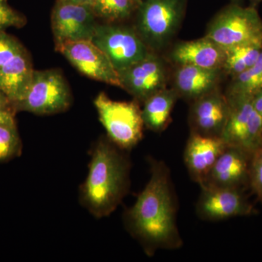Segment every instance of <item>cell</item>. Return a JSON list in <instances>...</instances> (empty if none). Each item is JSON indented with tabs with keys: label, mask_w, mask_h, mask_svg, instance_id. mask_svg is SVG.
<instances>
[{
	"label": "cell",
	"mask_w": 262,
	"mask_h": 262,
	"mask_svg": "<svg viewBox=\"0 0 262 262\" xmlns=\"http://www.w3.org/2000/svg\"><path fill=\"white\" fill-rule=\"evenodd\" d=\"M151 177L135 204L127 212L128 230L151 256L160 249L182 247L177 225V206L169 168L163 161L150 160Z\"/></svg>",
	"instance_id": "cell-1"
},
{
	"label": "cell",
	"mask_w": 262,
	"mask_h": 262,
	"mask_svg": "<svg viewBox=\"0 0 262 262\" xmlns=\"http://www.w3.org/2000/svg\"><path fill=\"white\" fill-rule=\"evenodd\" d=\"M122 151L110 139H100L93 148L80 201L97 218L111 214L128 192L130 162Z\"/></svg>",
	"instance_id": "cell-2"
},
{
	"label": "cell",
	"mask_w": 262,
	"mask_h": 262,
	"mask_svg": "<svg viewBox=\"0 0 262 262\" xmlns=\"http://www.w3.org/2000/svg\"><path fill=\"white\" fill-rule=\"evenodd\" d=\"M137 8L136 32L157 53L168 46L180 27L186 0H142Z\"/></svg>",
	"instance_id": "cell-3"
},
{
	"label": "cell",
	"mask_w": 262,
	"mask_h": 262,
	"mask_svg": "<svg viewBox=\"0 0 262 262\" xmlns=\"http://www.w3.org/2000/svg\"><path fill=\"white\" fill-rule=\"evenodd\" d=\"M205 36L225 50L244 45H262V19L256 7L233 3L212 19Z\"/></svg>",
	"instance_id": "cell-4"
},
{
	"label": "cell",
	"mask_w": 262,
	"mask_h": 262,
	"mask_svg": "<svg viewBox=\"0 0 262 262\" xmlns=\"http://www.w3.org/2000/svg\"><path fill=\"white\" fill-rule=\"evenodd\" d=\"M72 94L61 72L57 70H34L23 97L15 103V111L39 115H54L68 110Z\"/></svg>",
	"instance_id": "cell-5"
},
{
	"label": "cell",
	"mask_w": 262,
	"mask_h": 262,
	"mask_svg": "<svg viewBox=\"0 0 262 262\" xmlns=\"http://www.w3.org/2000/svg\"><path fill=\"white\" fill-rule=\"evenodd\" d=\"M94 105L108 139L117 147L131 149L141 140L144 125L138 101H113L101 93L95 98Z\"/></svg>",
	"instance_id": "cell-6"
},
{
	"label": "cell",
	"mask_w": 262,
	"mask_h": 262,
	"mask_svg": "<svg viewBox=\"0 0 262 262\" xmlns=\"http://www.w3.org/2000/svg\"><path fill=\"white\" fill-rule=\"evenodd\" d=\"M91 41L106 54L118 74L151 51L136 29L126 26L98 24Z\"/></svg>",
	"instance_id": "cell-7"
},
{
	"label": "cell",
	"mask_w": 262,
	"mask_h": 262,
	"mask_svg": "<svg viewBox=\"0 0 262 262\" xmlns=\"http://www.w3.org/2000/svg\"><path fill=\"white\" fill-rule=\"evenodd\" d=\"M227 98L229 115L221 138L252 155L262 146L261 117L253 108L252 98Z\"/></svg>",
	"instance_id": "cell-8"
},
{
	"label": "cell",
	"mask_w": 262,
	"mask_h": 262,
	"mask_svg": "<svg viewBox=\"0 0 262 262\" xmlns=\"http://www.w3.org/2000/svg\"><path fill=\"white\" fill-rule=\"evenodd\" d=\"M91 5L58 0L51 15V28L56 46L80 40H91L97 27Z\"/></svg>",
	"instance_id": "cell-9"
},
{
	"label": "cell",
	"mask_w": 262,
	"mask_h": 262,
	"mask_svg": "<svg viewBox=\"0 0 262 262\" xmlns=\"http://www.w3.org/2000/svg\"><path fill=\"white\" fill-rule=\"evenodd\" d=\"M118 75L121 89L141 103L167 88L169 77L166 63L152 51Z\"/></svg>",
	"instance_id": "cell-10"
},
{
	"label": "cell",
	"mask_w": 262,
	"mask_h": 262,
	"mask_svg": "<svg viewBox=\"0 0 262 262\" xmlns=\"http://www.w3.org/2000/svg\"><path fill=\"white\" fill-rule=\"evenodd\" d=\"M196 213L202 220L221 221L257 213L241 189L201 187L196 203Z\"/></svg>",
	"instance_id": "cell-11"
},
{
	"label": "cell",
	"mask_w": 262,
	"mask_h": 262,
	"mask_svg": "<svg viewBox=\"0 0 262 262\" xmlns=\"http://www.w3.org/2000/svg\"><path fill=\"white\" fill-rule=\"evenodd\" d=\"M56 50L90 78L121 88L118 73L111 61L92 41L65 43L56 46Z\"/></svg>",
	"instance_id": "cell-12"
},
{
	"label": "cell",
	"mask_w": 262,
	"mask_h": 262,
	"mask_svg": "<svg viewBox=\"0 0 262 262\" xmlns=\"http://www.w3.org/2000/svg\"><path fill=\"white\" fill-rule=\"evenodd\" d=\"M229 112L228 99L219 89L194 100L189 112L191 132L221 137Z\"/></svg>",
	"instance_id": "cell-13"
},
{
	"label": "cell",
	"mask_w": 262,
	"mask_h": 262,
	"mask_svg": "<svg viewBox=\"0 0 262 262\" xmlns=\"http://www.w3.org/2000/svg\"><path fill=\"white\" fill-rule=\"evenodd\" d=\"M251 155L244 150L227 146L212 168L206 182L201 187L237 188L249 184Z\"/></svg>",
	"instance_id": "cell-14"
},
{
	"label": "cell",
	"mask_w": 262,
	"mask_h": 262,
	"mask_svg": "<svg viewBox=\"0 0 262 262\" xmlns=\"http://www.w3.org/2000/svg\"><path fill=\"white\" fill-rule=\"evenodd\" d=\"M227 146L221 137L191 132L184 151V162L194 182L201 187L204 184L215 161Z\"/></svg>",
	"instance_id": "cell-15"
},
{
	"label": "cell",
	"mask_w": 262,
	"mask_h": 262,
	"mask_svg": "<svg viewBox=\"0 0 262 262\" xmlns=\"http://www.w3.org/2000/svg\"><path fill=\"white\" fill-rule=\"evenodd\" d=\"M222 73V69L179 65L174 74L173 89L179 97L193 101L218 89Z\"/></svg>",
	"instance_id": "cell-16"
},
{
	"label": "cell",
	"mask_w": 262,
	"mask_h": 262,
	"mask_svg": "<svg viewBox=\"0 0 262 262\" xmlns=\"http://www.w3.org/2000/svg\"><path fill=\"white\" fill-rule=\"evenodd\" d=\"M225 50L209 38L180 42L170 53V58L179 65H192L208 69L223 68Z\"/></svg>",
	"instance_id": "cell-17"
},
{
	"label": "cell",
	"mask_w": 262,
	"mask_h": 262,
	"mask_svg": "<svg viewBox=\"0 0 262 262\" xmlns=\"http://www.w3.org/2000/svg\"><path fill=\"white\" fill-rule=\"evenodd\" d=\"M34 70L26 49L0 67V91L10 98L14 108L25 94Z\"/></svg>",
	"instance_id": "cell-18"
},
{
	"label": "cell",
	"mask_w": 262,
	"mask_h": 262,
	"mask_svg": "<svg viewBox=\"0 0 262 262\" xmlns=\"http://www.w3.org/2000/svg\"><path fill=\"white\" fill-rule=\"evenodd\" d=\"M179 97L175 89L165 88L145 100L141 108L144 126L156 133L165 130Z\"/></svg>",
	"instance_id": "cell-19"
},
{
	"label": "cell",
	"mask_w": 262,
	"mask_h": 262,
	"mask_svg": "<svg viewBox=\"0 0 262 262\" xmlns=\"http://www.w3.org/2000/svg\"><path fill=\"white\" fill-rule=\"evenodd\" d=\"M262 90V52L254 65L232 77L226 96L253 98Z\"/></svg>",
	"instance_id": "cell-20"
},
{
	"label": "cell",
	"mask_w": 262,
	"mask_h": 262,
	"mask_svg": "<svg viewBox=\"0 0 262 262\" xmlns=\"http://www.w3.org/2000/svg\"><path fill=\"white\" fill-rule=\"evenodd\" d=\"M262 52V45L249 44L225 50L222 70L231 77L238 75L252 67L258 61Z\"/></svg>",
	"instance_id": "cell-21"
},
{
	"label": "cell",
	"mask_w": 262,
	"mask_h": 262,
	"mask_svg": "<svg viewBox=\"0 0 262 262\" xmlns=\"http://www.w3.org/2000/svg\"><path fill=\"white\" fill-rule=\"evenodd\" d=\"M91 6L97 18L110 23L129 18L137 8L132 0H94Z\"/></svg>",
	"instance_id": "cell-22"
},
{
	"label": "cell",
	"mask_w": 262,
	"mask_h": 262,
	"mask_svg": "<svg viewBox=\"0 0 262 262\" xmlns=\"http://www.w3.org/2000/svg\"><path fill=\"white\" fill-rule=\"evenodd\" d=\"M21 151L22 143L15 122L0 123V162L16 158Z\"/></svg>",
	"instance_id": "cell-23"
},
{
	"label": "cell",
	"mask_w": 262,
	"mask_h": 262,
	"mask_svg": "<svg viewBox=\"0 0 262 262\" xmlns=\"http://www.w3.org/2000/svg\"><path fill=\"white\" fill-rule=\"evenodd\" d=\"M248 185L262 202V146L251 155Z\"/></svg>",
	"instance_id": "cell-24"
},
{
	"label": "cell",
	"mask_w": 262,
	"mask_h": 262,
	"mask_svg": "<svg viewBox=\"0 0 262 262\" xmlns=\"http://www.w3.org/2000/svg\"><path fill=\"white\" fill-rule=\"evenodd\" d=\"M25 49L21 43L5 31H0V67Z\"/></svg>",
	"instance_id": "cell-25"
},
{
	"label": "cell",
	"mask_w": 262,
	"mask_h": 262,
	"mask_svg": "<svg viewBox=\"0 0 262 262\" xmlns=\"http://www.w3.org/2000/svg\"><path fill=\"white\" fill-rule=\"evenodd\" d=\"M27 24V18L13 9L7 2L0 0V31L10 27L21 28Z\"/></svg>",
	"instance_id": "cell-26"
},
{
	"label": "cell",
	"mask_w": 262,
	"mask_h": 262,
	"mask_svg": "<svg viewBox=\"0 0 262 262\" xmlns=\"http://www.w3.org/2000/svg\"><path fill=\"white\" fill-rule=\"evenodd\" d=\"M3 111L13 112L16 113L13 103L10 101V98L3 91H0V112Z\"/></svg>",
	"instance_id": "cell-27"
},
{
	"label": "cell",
	"mask_w": 262,
	"mask_h": 262,
	"mask_svg": "<svg viewBox=\"0 0 262 262\" xmlns=\"http://www.w3.org/2000/svg\"><path fill=\"white\" fill-rule=\"evenodd\" d=\"M252 104L253 108L262 118V90L252 98Z\"/></svg>",
	"instance_id": "cell-28"
},
{
	"label": "cell",
	"mask_w": 262,
	"mask_h": 262,
	"mask_svg": "<svg viewBox=\"0 0 262 262\" xmlns=\"http://www.w3.org/2000/svg\"><path fill=\"white\" fill-rule=\"evenodd\" d=\"M15 114L13 112H0V123L3 122H15Z\"/></svg>",
	"instance_id": "cell-29"
},
{
	"label": "cell",
	"mask_w": 262,
	"mask_h": 262,
	"mask_svg": "<svg viewBox=\"0 0 262 262\" xmlns=\"http://www.w3.org/2000/svg\"><path fill=\"white\" fill-rule=\"evenodd\" d=\"M64 1L75 3V4L91 5L94 0H64Z\"/></svg>",
	"instance_id": "cell-30"
},
{
	"label": "cell",
	"mask_w": 262,
	"mask_h": 262,
	"mask_svg": "<svg viewBox=\"0 0 262 262\" xmlns=\"http://www.w3.org/2000/svg\"><path fill=\"white\" fill-rule=\"evenodd\" d=\"M251 5H253V6H256V5L258 4V3H259L260 2H261L262 0H251Z\"/></svg>",
	"instance_id": "cell-31"
},
{
	"label": "cell",
	"mask_w": 262,
	"mask_h": 262,
	"mask_svg": "<svg viewBox=\"0 0 262 262\" xmlns=\"http://www.w3.org/2000/svg\"><path fill=\"white\" fill-rule=\"evenodd\" d=\"M133 2H134V4L136 5V7L139 6V5L140 4L141 2L142 1V0H132Z\"/></svg>",
	"instance_id": "cell-32"
},
{
	"label": "cell",
	"mask_w": 262,
	"mask_h": 262,
	"mask_svg": "<svg viewBox=\"0 0 262 262\" xmlns=\"http://www.w3.org/2000/svg\"><path fill=\"white\" fill-rule=\"evenodd\" d=\"M234 3H238L239 1H242V0H232Z\"/></svg>",
	"instance_id": "cell-33"
},
{
	"label": "cell",
	"mask_w": 262,
	"mask_h": 262,
	"mask_svg": "<svg viewBox=\"0 0 262 262\" xmlns=\"http://www.w3.org/2000/svg\"><path fill=\"white\" fill-rule=\"evenodd\" d=\"M3 1L7 2V0H3Z\"/></svg>",
	"instance_id": "cell-34"
}]
</instances>
